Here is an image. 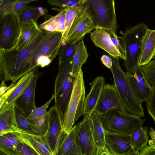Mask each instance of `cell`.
<instances>
[{
  "label": "cell",
  "instance_id": "cell-6",
  "mask_svg": "<svg viewBox=\"0 0 155 155\" xmlns=\"http://www.w3.org/2000/svg\"><path fill=\"white\" fill-rule=\"evenodd\" d=\"M85 98L83 73L81 70L74 83L72 91L62 123L64 133L69 134L75 122L83 115Z\"/></svg>",
  "mask_w": 155,
  "mask_h": 155
},
{
  "label": "cell",
  "instance_id": "cell-46",
  "mask_svg": "<svg viewBox=\"0 0 155 155\" xmlns=\"http://www.w3.org/2000/svg\"><path fill=\"white\" fill-rule=\"evenodd\" d=\"M10 86H6L4 81H1L0 87V96L4 94L10 88Z\"/></svg>",
  "mask_w": 155,
  "mask_h": 155
},
{
  "label": "cell",
  "instance_id": "cell-24",
  "mask_svg": "<svg viewBox=\"0 0 155 155\" xmlns=\"http://www.w3.org/2000/svg\"><path fill=\"white\" fill-rule=\"evenodd\" d=\"M15 104L0 110V135L18 128L15 114Z\"/></svg>",
  "mask_w": 155,
  "mask_h": 155
},
{
  "label": "cell",
  "instance_id": "cell-29",
  "mask_svg": "<svg viewBox=\"0 0 155 155\" xmlns=\"http://www.w3.org/2000/svg\"><path fill=\"white\" fill-rule=\"evenodd\" d=\"M73 58L59 65L58 73L54 84V94L60 90L63 83L69 77L73 76L72 73Z\"/></svg>",
  "mask_w": 155,
  "mask_h": 155
},
{
  "label": "cell",
  "instance_id": "cell-23",
  "mask_svg": "<svg viewBox=\"0 0 155 155\" xmlns=\"http://www.w3.org/2000/svg\"><path fill=\"white\" fill-rule=\"evenodd\" d=\"M38 68L37 67L27 73L15 84L12 92L0 108V110L15 104L16 100L24 93L31 82Z\"/></svg>",
  "mask_w": 155,
  "mask_h": 155
},
{
  "label": "cell",
  "instance_id": "cell-16",
  "mask_svg": "<svg viewBox=\"0 0 155 155\" xmlns=\"http://www.w3.org/2000/svg\"><path fill=\"white\" fill-rule=\"evenodd\" d=\"M76 78L73 76L67 78L59 91L54 94V106L56 107L59 113L62 125Z\"/></svg>",
  "mask_w": 155,
  "mask_h": 155
},
{
  "label": "cell",
  "instance_id": "cell-8",
  "mask_svg": "<svg viewBox=\"0 0 155 155\" xmlns=\"http://www.w3.org/2000/svg\"><path fill=\"white\" fill-rule=\"evenodd\" d=\"M20 26V21L15 12L0 15V49L8 50L16 46Z\"/></svg>",
  "mask_w": 155,
  "mask_h": 155
},
{
  "label": "cell",
  "instance_id": "cell-4",
  "mask_svg": "<svg viewBox=\"0 0 155 155\" xmlns=\"http://www.w3.org/2000/svg\"><path fill=\"white\" fill-rule=\"evenodd\" d=\"M101 115L105 131L129 135L141 128L146 120L116 109Z\"/></svg>",
  "mask_w": 155,
  "mask_h": 155
},
{
  "label": "cell",
  "instance_id": "cell-37",
  "mask_svg": "<svg viewBox=\"0 0 155 155\" xmlns=\"http://www.w3.org/2000/svg\"><path fill=\"white\" fill-rule=\"evenodd\" d=\"M141 66L148 83L153 89L155 88V59Z\"/></svg>",
  "mask_w": 155,
  "mask_h": 155
},
{
  "label": "cell",
  "instance_id": "cell-33",
  "mask_svg": "<svg viewBox=\"0 0 155 155\" xmlns=\"http://www.w3.org/2000/svg\"><path fill=\"white\" fill-rule=\"evenodd\" d=\"M15 12L18 15L21 22L28 21L32 20L35 21L41 16L38 7H31L27 6Z\"/></svg>",
  "mask_w": 155,
  "mask_h": 155
},
{
  "label": "cell",
  "instance_id": "cell-30",
  "mask_svg": "<svg viewBox=\"0 0 155 155\" xmlns=\"http://www.w3.org/2000/svg\"><path fill=\"white\" fill-rule=\"evenodd\" d=\"M149 128L142 127L130 135L132 145L134 150L139 151L147 145L149 141Z\"/></svg>",
  "mask_w": 155,
  "mask_h": 155
},
{
  "label": "cell",
  "instance_id": "cell-9",
  "mask_svg": "<svg viewBox=\"0 0 155 155\" xmlns=\"http://www.w3.org/2000/svg\"><path fill=\"white\" fill-rule=\"evenodd\" d=\"M96 28L94 23L92 14L85 2L76 16L64 42L73 44L83 39L84 35Z\"/></svg>",
  "mask_w": 155,
  "mask_h": 155
},
{
  "label": "cell",
  "instance_id": "cell-12",
  "mask_svg": "<svg viewBox=\"0 0 155 155\" xmlns=\"http://www.w3.org/2000/svg\"><path fill=\"white\" fill-rule=\"evenodd\" d=\"M112 109L126 112L114 84H105L94 111L101 115Z\"/></svg>",
  "mask_w": 155,
  "mask_h": 155
},
{
  "label": "cell",
  "instance_id": "cell-13",
  "mask_svg": "<svg viewBox=\"0 0 155 155\" xmlns=\"http://www.w3.org/2000/svg\"><path fill=\"white\" fill-rule=\"evenodd\" d=\"M48 111L49 124L45 137L51 149L56 155L64 132L60 114L56 107L54 106Z\"/></svg>",
  "mask_w": 155,
  "mask_h": 155
},
{
  "label": "cell",
  "instance_id": "cell-42",
  "mask_svg": "<svg viewBox=\"0 0 155 155\" xmlns=\"http://www.w3.org/2000/svg\"><path fill=\"white\" fill-rule=\"evenodd\" d=\"M146 102L148 112L155 123V88L153 89L151 96Z\"/></svg>",
  "mask_w": 155,
  "mask_h": 155
},
{
  "label": "cell",
  "instance_id": "cell-50",
  "mask_svg": "<svg viewBox=\"0 0 155 155\" xmlns=\"http://www.w3.org/2000/svg\"></svg>",
  "mask_w": 155,
  "mask_h": 155
},
{
  "label": "cell",
  "instance_id": "cell-45",
  "mask_svg": "<svg viewBox=\"0 0 155 155\" xmlns=\"http://www.w3.org/2000/svg\"><path fill=\"white\" fill-rule=\"evenodd\" d=\"M149 131V134L151 137V139L149 140L148 144L151 147H155V130L151 127Z\"/></svg>",
  "mask_w": 155,
  "mask_h": 155
},
{
  "label": "cell",
  "instance_id": "cell-1",
  "mask_svg": "<svg viewBox=\"0 0 155 155\" xmlns=\"http://www.w3.org/2000/svg\"><path fill=\"white\" fill-rule=\"evenodd\" d=\"M42 31L27 48L18 51L15 47L8 50L0 49V74L1 81L16 83L27 73L32 71L31 62L35 50L42 39Z\"/></svg>",
  "mask_w": 155,
  "mask_h": 155
},
{
  "label": "cell",
  "instance_id": "cell-48",
  "mask_svg": "<svg viewBox=\"0 0 155 155\" xmlns=\"http://www.w3.org/2000/svg\"><path fill=\"white\" fill-rule=\"evenodd\" d=\"M38 9L41 15L44 16L46 19L48 10L41 7H38Z\"/></svg>",
  "mask_w": 155,
  "mask_h": 155
},
{
  "label": "cell",
  "instance_id": "cell-14",
  "mask_svg": "<svg viewBox=\"0 0 155 155\" xmlns=\"http://www.w3.org/2000/svg\"><path fill=\"white\" fill-rule=\"evenodd\" d=\"M106 147L114 155H126L134 150L130 135L105 131Z\"/></svg>",
  "mask_w": 155,
  "mask_h": 155
},
{
  "label": "cell",
  "instance_id": "cell-35",
  "mask_svg": "<svg viewBox=\"0 0 155 155\" xmlns=\"http://www.w3.org/2000/svg\"><path fill=\"white\" fill-rule=\"evenodd\" d=\"M80 41L73 44L63 42L58 53L59 65L73 58Z\"/></svg>",
  "mask_w": 155,
  "mask_h": 155
},
{
  "label": "cell",
  "instance_id": "cell-47",
  "mask_svg": "<svg viewBox=\"0 0 155 155\" xmlns=\"http://www.w3.org/2000/svg\"><path fill=\"white\" fill-rule=\"evenodd\" d=\"M97 155H114L110 152L106 147L104 148L100 149Z\"/></svg>",
  "mask_w": 155,
  "mask_h": 155
},
{
  "label": "cell",
  "instance_id": "cell-26",
  "mask_svg": "<svg viewBox=\"0 0 155 155\" xmlns=\"http://www.w3.org/2000/svg\"><path fill=\"white\" fill-rule=\"evenodd\" d=\"M93 137L99 150L106 147L105 130L103 127L101 114L94 111L90 115Z\"/></svg>",
  "mask_w": 155,
  "mask_h": 155
},
{
  "label": "cell",
  "instance_id": "cell-5",
  "mask_svg": "<svg viewBox=\"0 0 155 155\" xmlns=\"http://www.w3.org/2000/svg\"><path fill=\"white\" fill-rule=\"evenodd\" d=\"M63 42V34L45 31L43 37L34 51L31 62L32 70L49 65L58 54Z\"/></svg>",
  "mask_w": 155,
  "mask_h": 155
},
{
  "label": "cell",
  "instance_id": "cell-11",
  "mask_svg": "<svg viewBox=\"0 0 155 155\" xmlns=\"http://www.w3.org/2000/svg\"><path fill=\"white\" fill-rule=\"evenodd\" d=\"M125 74L135 97L141 103L146 102L151 96L153 89L146 79L141 66H138L133 74L126 72Z\"/></svg>",
  "mask_w": 155,
  "mask_h": 155
},
{
  "label": "cell",
  "instance_id": "cell-17",
  "mask_svg": "<svg viewBox=\"0 0 155 155\" xmlns=\"http://www.w3.org/2000/svg\"><path fill=\"white\" fill-rule=\"evenodd\" d=\"M77 125L72 127L70 133L63 132L56 155H83L76 139Z\"/></svg>",
  "mask_w": 155,
  "mask_h": 155
},
{
  "label": "cell",
  "instance_id": "cell-27",
  "mask_svg": "<svg viewBox=\"0 0 155 155\" xmlns=\"http://www.w3.org/2000/svg\"><path fill=\"white\" fill-rule=\"evenodd\" d=\"M68 8L59 9L56 8H52L58 13L56 15L50 17L38 26L41 30L53 32H56L58 27L60 25L65 23L66 13Z\"/></svg>",
  "mask_w": 155,
  "mask_h": 155
},
{
  "label": "cell",
  "instance_id": "cell-40",
  "mask_svg": "<svg viewBox=\"0 0 155 155\" xmlns=\"http://www.w3.org/2000/svg\"><path fill=\"white\" fill-rule=\"evenodd\" d=\"M108 32L114 45L117 50L121 55V58L125 60L126 59L125 51L124 48L120 42L116 32L112 30H105Z\"/></svg>",
  "mask_w": 155,
  "mask_h": 155
},
{
  "label": "cell",
  "instance_id": "cell-18",
  "mask_svg": "<svg viewBox=\"0 0 155 155\" xmlns=\"http://www.w3.org/2000/svg\"><path fill=\"white\" fill-rule=\"evenodd\" d=\"M38 69L31 82L24 93L16 100L15 105L21 109L27 118L35 106V91L36 83L39 77Z\"/></svg>",
  "mask_w": 155,
  "mask_h": 155
},
{
  "label": "cell",
  "instance_id": "cell-32",
  "mask_svg": "<svg viewBox=\"0 0 155 155\" xmlns=\"http://www.w3.org/2000/svg\"><path fill=\"white\" fill-rule=\"evenodd\" d=\"M15 110L16 119L18 128L28 134L39 135L24 113L15 105Z\"/></svg>",
  "mask_w": 155,
  "mask_h": 155
},
{
  "label": "cell",
  "instance_id": "cell-21",
  "mask_svg": "<svg viewBox=\"0 0 155 155\" xmlns=\"http://www.w3.org/2000/svg\"><path fill=\"white\" fill-rule=\"evenodd\" d=\"M91 38L96 47L103 49L110 56L121 58L120 54L114 45L109 33L106 31L96 28L91 33Z\"/></svg>",
  "mask_w": 155,
  "mask_h": 155
},
{
  "label": "cell",
  "instance_id": "cell-38",
  "mask_svg": "<svg viewBox=\"0 0 155 155\" xmlns=\"http://www.w3.org/2000/svg\"><path fill=\"white\" fill-rule=\"evenodd\" d=\"M83 0H51L48 1L50 5L59 9H64L77 5Z\"/></svg>",
  "mask_w": 155,
  "mask_h": 155
},
{
  "label": "cell",
  "instance_id": "cell-44",
  "mask_svg": "<svg viewBox=\"0 0 155 155\" xmlns=\"http://www.w3.org/2000/svg\"><path fill=\"white\" fill-rule=\"evenodd\" d=\"M101 61L102 63L106 67L109 68L112 66V61L110 57L106 55L102 56Z\"/></svg>",
  "mask_w": 155,
  "mask_h": 155
},
{
  "label": "cell",
  "instance_id": "cell-2",
  "mask_svg": "<svg viewBox=\"0 0 155 155\" xmlns=\"http://www.w3.org/2000/svg\"><path fill=\"white\" fill-rule=\"evenodd\" d=\"M112 61L110 69L114 84L126 112L140 117L144 116V109L140 102L134 95L127 81L125 72L119 63V58L110 56Z\"/></svg>",
  "mask_w": 155,
  "mask_h": 155
},
{
  "label": "cell",
  "instance_id": "cell-25",
  "mask_svg": "<svg viewBox=\"0 0 155 155\" xmlns=\"http://www.w3.org/2000/svg\"><path fill=\"white\" fill-rule=\"evenodd\" d=\"M21 141L15 131L0 135L1 153L5 155H19L17 145Z\"/></svg>",
  "mask_w": 155,
  "mask_h": 155
},
{
  "label": "cell",
  "instance_id": "cell-31",
  "mask_svg": "<svg viewBox=\"0 0 155 155\" xmlns=\"http://www.w3.org/2000/svg\"><path fill=\"white\" fill-rule=\"evenodd\" d=\"M35 0H0V15L17 11L28 6V4Z\"/></svg>",
  "mask_w": 155,
  "mask_h": 155
},
{
  "label": "cell",
  "instance_id": "cell-19",
  "mask_svg": "<svg viewBox=\"0 0 155 155\" xmlns=\"http://www.w3.org/2000/svg\"><path fill=\"white\" fill-rule=\"evenodd\" d=\"M105 84L104 78L101 76L90 83L91 89L85 99L84 116H90L94 111Z\"/></svg>",
  "mask_w": 155,
  "mask_h": 155
},
{
  "label": "cell",
  "instance_id": "cell-36",
  "mask_svg": "<svg viewBox=\"0 0 155 155\" xmlns=\"http://www.w3.org/2000/svg\"><path fill=\"white\" fill-rule=\"evenodd\" d=\"M85 0L80 3L68 8L66 15L65 30L63 34V42H64L69 31L78 13L83 6Z\"/></svg>",
  "mask_w": 155,
  "mask_h": 155
},
{
  "label": "cell",
  "instance_id": "cell-43",
  "mask_svg": "<svg viewBox=\"0 0 155 155\" xmlns=\"http://www.w3.org/2000/svg\"><path fill=\"white\" fill-rule=\"evenodd\" d=\"M139 155H155V147L147 145L140 150Z\"/></svg>",
  "mask_w": 155,
  "mask_h": 155
},
{
  "label": "cell",
  "instance_id": "cell-20",
  "mask_svg": "<svg viewBox=\"0 0 155 155\" xmlns=\"http://www.w3.org/2000/svg\"><path fill=\"white\" fill-rule=\"evenodd\" d=\"M41 31L36 22L33 20L21 22L20 34L15 48L21 51L27 47Z\"/></svg>",
  "mask_w": 155,
  "mask_h": 155
},
{
  "label": "cell",
  "instance_id": "cell-3",
  "mask_svg": "<svg viewBox=\"0 0 155 155\" xmlns=\"http://www.w3.org/2000/svg\"><path fill=\"white\" fill-rule=\"evenodd\" d=\"M148 28L144 23H140L127 28L122 34L120 43L126 57L124 65L127 72L133 74L138 66L142 40Z\"/></svg>",
  "mask_w": 155,
  "mask_h": 155
},
{
  "label": "cell",
  "instance_id": "cell-7",
  "mask_svg": "<svg viewBox=\"0 0 155 155\" xmlns=\"http://www.w3.org/2000/svg\"><path fill=\"white\" fill-rule=\"evenodd\" d=\"M92 14L96 28L112 30L115 32L117 24L114 0H85Z\"/></svg>",
  "mask_w": 155,
  "mask_h": 155
},
{
  "label": "cell",
  "instance_id": "cell-28",
  "mask_svg": "<svg viewBox=\"0 0 155 155\" xmlns=\"http://www.w3.org/2000/svg\"><path fill=\"white\" fill-rule=\"evenodd\" d=\"M88 57L87 49L82 39L80 40L73 58L72 73L75 78L77 77L82 70V67L86 62Z\"/></svg>",
  "mask_w": 155,
  "mask_h": 155
},
{
  "label": "cell",
  "instance_id": "cell-15",
  "mask_svg": "<svg viewBox=\"0 0 155 155\" xmlns=\"http://www.w3.org/2000/svg\"><path fill=\"white\" fill-rule=\"evenodd\" d=\"M13 131L21 141L31 147L39 155H55L51 149L45 136L28 134L18 128Z\"/></svg>",
  "mask_w": 155,
  "mask_h": 155
},
{
  "label": "cell",
  "instance_id": "cell-34",
  "mask_svg": "<svg viewBox=\"0 0 155 155\" xmlns=\"http://www.w3.org/2000/svg\"><path fill=\"white\" fill-rule=\"evenodd\" d=\"M33 125L35 130L39 135L45 136L47 134L49 124L48 111L43 116L29 120Z\"/></svg>",
  "mask_w": 155,
  "mask_h": 155
},
{
  "label": "cell",
  "instance_id": "cell-39",
  "mask_svg": "<svg viewBox=\"0 0 155 155\" xmlns=\"http://www.w3.org/2000/svg\"><path fill=\"white\" fill-rule=\"evenodd\" d=\"M54 97L55 95L54 94L50 99L44 105L39 107L35 106L30 115L27 117V119L29 120L35 118L41 117L46 114L48 112L47 110L50 104L54 99Z\"/></svg>",
  "mask_w": 155,
  "mask_h": 155
},
{
  "label": "cell",
  "instance_id": "cell-22",
  "mask_svg": "<svg viewBox=\"0 0 155 155\" xmlns=\"http://www.w3.org/2000/svg\"><path fill=\"white\" fill-rule=\"evenodd\" d=\"M155 54V29L148 28L143 36L141 45L138 66L149 63Z\"/></svg>",
  "mask_w": 155,
  "mask_h": 155
},
{
  "label": "cell",
  "instance_id": "cell-49",
  "mask_svg": "<svg viewBox=\"0 0 155 155\" xmlns=\"http://www.w3.org/2000/svg\"><path fill=\"white\" fill-rule=\"evenodd\" d=\"M139 151L133 150L126 155H139Z\"/></svg>",
  "mask_w": 155,
  "mask_h": 155
},
{
  "label": "cell",
  "instance_id": "cell-10",
  "mask_svg": "<svg viewBox=\"0 0 155 155\" xmlns=\"http://www.w3.org/2000/svg\"><path fill=\"white\" fill-rule=\"evenodd\" d=\"M77 125V140L83 155H97L100 150L93 137L90 116H84Z\"/></svg>",
  "mask_w": 155,
  "mask_h": 155
},
{
  "label": "cell",
  "instance_id": "cell-41",
  "mask_svg": "<svg viewBox=\"0 0 155 155\" xmlns=\"http://www.w3.org/2000/svg\"><path fill=\"white\" fill-rule=\"evenodd\" d=\"M19 155H39L33 149L21 140L17 145Z\"/></svg>",
  "mask_w": 155,
  "mask_h": 155
}]
</instances>
